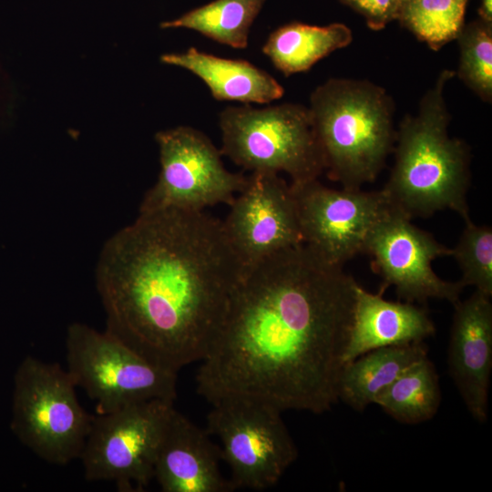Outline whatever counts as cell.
Returning <instances> with one entry per match:
<instances>
[{
    "label": "cell",
    "mask_w": 492,
    "mask_h": 492,
    "mask_svg": "<svg viewBox=\"0 0 492 492\" xmlns=\"http://www.w3.org/2000/svg\"><path fill=\"white\" fill-rule=\"evenodd\" d=\"M411 220L393 206L374 227L364 253L400 299L424 303L435 298L456 303L465 286L460 281L441 279L432 267L436 258L450 256L451 249Z\"/></svg>",
    "instance_id": "12"
},
{
    "label": "cell",
    "mask_w": 492,
    "mask_h": 492,
    "mask_svg": "<svg viewBox=\"0 0 492 492\" xmlns=\"http://www.w3.org/2000/svg\"><path fill=\"white\" fill-rule=\"evenodd\" d=\"M455 71L445 69L422 97L415 115H406L395 136V157L383 190L410 219L451 210L470 219V151L448 133L450 115L444 90Z\"/></svg>",
    "instance_id": "3"
},
{
    "label": "cell",
    "mask_w": 492,
    "mask_h": 492,
    "mask_svg": "<svg viewBox=\"0 0 492 492\" xmlns=\"http://www.w3.org/2000/svg\"><path fill=\"white\" fill-rule=\"evenodd\" d=\"M465 221L460 238L451 249L450 256L456 261L466 286H474L487 296H492V229L477 225L471 219Z\"/></svg>",
    "instance_id": "24"
},
{
    "label": "cell",
    "mask_w": 492,
    "mask_h": 492,
    "mask_svg": "<svg viewBox=\"0 0 492 492\" xmlns=\"http://www.w3.org/2000/svg\"><path fill=\"white\" fill-rule=\"evenodd\" d=\"M435 332L424 307L384 300L381 293H371L358 283L343 365L374 349L424 342Z\"/></svg>",
    "instance_id": "16"
},
{
    "label": "cell",
    "mask_w": 492,
    "mask_h": 492,
    "mask_svg": "<svg viewBox=\"0 0 492 492\" xmlns=\"http://www.w3.org/2000/svg\"><path fill=\"white\" fill-rule=\"evenodd\" d=\"M440 402L438 375L427 356L410 365L375 400L390 416L407 425L430 420Z\"/></svg>",
    "instance_id": "20"
},
{
    "label": "cell",
    "mask_w": 492,
    "mask_h": 492,
    "mask_svg": "<svg viewBox=\"0 0 492 492\" xmlns=\"http://www.w3.org/2000/svg\"><path fill=\"white\" fill-rule=\"evenodd\" d=\"M478 13L481 19L492 23V0H481Z\"/></svg>",
    "instance_id": "26"
},
{
    "label": "cell",
    "mask_w": 492,
    "mask_h": 492,
    "mask_svg": "<svg viewBox=\"0 0 492 492\" xmlns=\"http://www.w3.org/2000/svg\"><path fill=\"white\" fill-rule=\"evenodd\" d=\"M160 60L199 77L217 100L266 104L284 94L272 76L247 60L223 58L195 47L184 53L162 55Z\"/></svg>",
    "instance_id": "17"
},
{
    "label": "cell",
    "mask_w": 492,
    "mask_h": 492,
    "mask_svg": "<svg viewBox=\"0 0 492 492\" xmlns=\"http://www.w3.org/2000/svg\"><path fill=\"white\" fill-rule=\"evenodd\" d=\"M73 379L56 363L26 356L14 377L11 429L39 458L79 459L93 415L80 405Z\"/></svg>",
    "instance_id": "5"
},
{
    "label": "cell",
    "mask_w": 492,
    "mask_h": 492,
    "mask_svg": "<svg viewBox=\"0 0 492 492\" xmlns=\"http://www.w3.org/2000/svg\"><path fill=\"white\" fill-rule=\"evenodd\" d=\"M358 282L303 243L242 272L196 374L210 404L254 399L323 414L338 382Z\"/></svg>",
    "instance_id": "1"
},
{
    "label": "cell",
    "mask_w": 492,
    "mask_h": 492,
    "mask_svg": "<svg viewBox=\"0 0 492 492\" xmlns=\"http://www.w3.org/2000/svg\"><path fill=\"white\" fill-rule=\"evenodd\" d=\"M309 110L329 177L343 189L373 182L395 142L387 92L367 80L330 78L312 93Z\"/></svg>",
    "instance_id": "4"
},
{
    "label": "cell",
    "mask_w": 492,
    "mask_h": 492,
    "mask_svg": "<svg viewBox=\"0 0 492 492\" xmlns=\"http://www.w3.org/2000/svg\"><path fill=\"white\" fill-rule=\"evenodd\" d=\"M160 172L146 192L139 212L166 209L204 210L230 205L243 188L246 176L229 171L220 151L202 132L178 127L156 134Z\"/></svg>",
    "instance_id": "10"
},
{
    "label": "cell",
    "mask_w": 492,
    "mask_h": 492,
    "mask_svg": "<svg viewBox=\"0 0 492 492\" xmlns=\"http://www.w3.org/2000/svg\"><path fill=\"white\" fill-rule=\"evenodd\" d=\"M457 77L485 102L492 100V23L481 18L464 25L457 38Z\"/></svg>",
    "instance_id": "23"
},
{
    "label": "cell",
    "mask_w": 492,
    "mask_h": 492,
    "mask_svg": "<svg viewBox=\"0 0 492 492\" xmlns=\"http://www.w3.org/2000/svg\"><path fill=\"white\" fill-rule=\"evenodd\" d=\"M360 14L368 27L381 30L397 18L402 0H340Z\"/></svg>",
    "instance_id": "25"
},
{
    "label": "cell",
    "mask_w": 492,
    "mask_h": 492,
    "mask_svg": "<svg viewBox=\"0 0 492 492\" xmlns=\"http://www.w3.org/2000/svg\"><path fill=\"white\" fill-rule=\"evenodd\" d=\"M352 40L351 29L342 23L319 26L292 22L269 36L262 52L288 77L308 71L319 60L347 46Z\"/></svg>",
    "instance_id": "19"
},
{
    "label": "cell",
    "mask_w": 492,
    "mask_h": 492,
    "mask_svg": "<svg viewBox=\"0 0 492 492\" xmlns=\"http://www.w3.org/2000/svg\"><path fill=\"white\" fill-rule=\"evenodd\" d=\"M174 401L152 399L93 415L79 459L89 482L106 481L120 492H142L154 465Z\"/></svg>",
    "instance_id": "9"
},
{
    "label": "cell",
    "mask_w": 492,
    "mask_h": 492,
    "mask_svg": "<svg viewBox=\"0 0 492 492\" xmlns=\"http://www.w3.org/2000/svg\"><path fill=\"white\" fill-rule=\"evenodd\" d=\"M467 0H402L397 18L429 48L456 40L465 23Z\"/></svg>",
    "instance_id": "22"
},
{
    "label": "cell",
    "mask_w": 492,
    "mask_h": 492,
    "mask_svg": "<svg viewBox=\"0 0 492 492\" xmlns=\"http://www.w3.org/2000/svg\"><path fill=\"white\" fill-rule=\"evenodd\" d=\"M475 291L454 303L447 351L451 377L471 415L485 423L492 370V302Z\"/></svg>",
    "instance_id": "14"
},
{
    "label": "cell",
    "mask_w": 492,
    "mask_h": 492,
    "mask_svg": "<svg viewBox=\"0 0 492 492\" xmlns=\"http://www.w3.org/2000/svg\"><path fill=\"white\" fill-rule=\"evenodd\" d=\"M290 185L302 243L332 265L364 253L374 227L393 207L383 190H334L318 179Z\"/></svg>",
    "instance_id": "11"
},
{
    "label": "cell",
    "mask_w": 492,
    "mask_h": 492,
    "mask_svg": "<svg viewBox=\"0 0 492 492\" xmlns=\"http://www.w3.org/2000/svg\"><path fill=\"white\" fill-rule=\"evenodd\" d=\"M242 272L302 243L291 185L278 173L252 171L222 221Z\"/></svg>",
    "instance_id": "13"
},
{
    "label": "cell",
    "mask_w": 492,
    "mask_h": 492,
    "mask_svg": "<svg viewBox=\"0 0 492 492\" xmlns=\"http://www.w3.org/2000/svg\"><path fill=\"white\" fill-rule=\"evenodd\" d=\"M427 356L424 342L369 351L345 364L338 382V399L356 411L375 404L377 396L410 365Z\"/></svg>",
    "instance_id": "18"
},
{
    "label": "cell",
    "mask_w": 492,
    "mask_h": 492,
    "mask_svg": "<svg viewBox=\"0 0 492 492\" xmlns=\"http://www.w3.org/2000/svg\"><path fill=\"white\" fill-rule=\"evenodd\" d=\"M221 155L252 171L288 174L292 182L318 179L324 162L309 108L282 104L231 107L220 115Z\"/></svg>",
    "instance_id": "6"
},
{
    "label": "cell",
    "mask_w": 492,
    "mask_h": 492,
    "mask_svg": "<svg viewBox=\"0 0 492 492\" xmlns=\"http://www.w3.org/2000/svg\"><path fill=\"white\" fill-rule=\"evenodd\" d=\"M67 371L96 404V414L152 400L174 401L178 373L156 364L108 332L81 323L67 327Z\"/></svg>",
    "instance_id": "7"
},
{
    "label": "cell",
    "mask_w": 492,
    "mask_h": 492,
    "mask_svg": "<svg viewBox=\"0 0 492 492\" xmlns=\"http://www.w3.org/2000/svg\"><path fill=\"white\" fill-rule=\"evenodd\" d=\"M266 0H214L180 17L163 22L161 28H188L223 45L243 49L250 27Z\"/></svg>",
    "instance_id": "21"
},
{
    "label": "cell",
    "mask_w": 492,
    "mask_h": 492,
    "mask_svg": "<svg viewBox=\"0 0 492 492\" xmlns=\"http://www.w3.org/2000/svg\"><path fill=\"white\" fill-rule=\"evenodd\" d=\"M206 430L220 441L233 490H264L276 485L298 450L282 411L261 401L229 397L210 404Z\"/></svg>",
    "instance_id": "8"
},
{
    "label": "cell",
    "mask_w": 492,
    "mask_h": 492,
    "mask_svg": "<svg viewBox=\"0 0 492 492\" xmlns=\"http://www.w3.org/2000/svg\"><path fill=\"white\" fill-rule=\"evenodd\" d=\"M220 449L206 429L173 409L154 465L163 492H231L220 471Z\"/></svg>",
    "instance_id": "15"
},
{
    "label": "cell",
    "mask_w": 492,
    "mask_h": 492,
    "mask_svg": "<svg viewBox=\"0 0 492 492\" xmlns=\"http://www.w3.org/2000/svg\"><path fill=\"white\" fill-rule=\"evenodd\" d=\"M241 273L222 220L204 210L139 212L97 261L106 330L178 373L206 354Z\"/></svg>",
    "instance_id": "2"
}]
</instances>
